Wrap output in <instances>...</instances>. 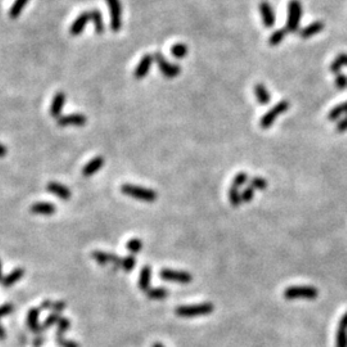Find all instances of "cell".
<instances>
[{"label":"cell","instance_id":"obj_1","mask_svg":"<svg viewBox=\"0 0 347 347\" xmlns=\"http://www.w3.org/2000/svg\"><path fill=\"white\" fill-rule=\"evenodd\" d=\"M90 21L94 22L96 34L104 32V22H103L102 12H100L99 9H92V10L81 13V14L76 18L75 21H74V24H72L71 28H70V34H71L72 36H78L85 30V27H86V24H89Z\"/></svg>","mask_w":347,"mask_h":347},{"label":"cell","instance_id":"obj_2","mask_svg":"<svg viewBox=\"0 0 347 347\" xmlns=\"http://www.w3.org/2000/svg\"><path fill=\"white\" fill-rule=\"evenodd\" d=\"M121 192H122L125 196H129V197L135 198V200H139L142 202H147V204H153L156 202L157 194L156 192L153 189H147L143 188V186H132V184H124L121 186Z\"/></svg>","mask_w":347,"mask_h":347},{"label":"cell","instance_id":"obj_3","mask_svg":"<svg viewBox=\"0 0 347 347\" xmlns=\"http://www.w3.org/2000/svg\"><path fill=\"white\" fill-rule=\"evenodd\" d=\"M215 312L214 304H200V305L193 306H179L175 308V314L180 318H197V316H207Z\"/></svg>","mask_w":347,"mask_h":347},{"label":"cell","instance_id":"obj_4","mask_svg":"<svg viewBox=\"0 0 347 347\" xmlns=\"http://www.w3.org/2000/svg\"><path fill=\"white\" fill-rule=\"evenodd\" d=\"M302 17V4L300 0H290L288 6V21L286 30L288 32H297Z\"/></svg>","mask_w":347,"mask_h":347},{"label":"cell","instance_id":"obj_5","mask_svg":"<svg viewBox=\"0 0 347 347\" xmlns=\"http://www.w3.org/2000/svg\"><path fill=\"white\" fill-rule=\"evenodd\" d=\"M288 110H290V102H288V100H282L278 104L274 106L269 112H266V114H264L260 121V126L264 130L270 129L272 126V124L276 121V118H278L280 114H286Z\"/></svg>","mask_w":347,"mask_h":347},{"label":"cell","instance_id":"obj_6","mask_svg":"<svg viewBox=\"0 0 347 347\" xmlns=\"http://www.w3.org/2000/svg\"><path fill=\"white\" fill-rule=\"evenodd\" d=\"M319 296V290L314 287H290L284 290V298L287 300H315Z\"/></svg>","mask_w":347,"mask_h":347},{"label":"cell","instance_id":"obj_7","mask_svg":"<svg viewBox=\"0 0 347 347\" xmlns=\"http://www.w3.org/2000/svg\"><path fill=\"white\" fill-rule=\"evenodd\" d=\"M111 12V30L120 32L122 27V6L121 0H106Z\"/></svg>","mask_w":347,"mask_h":347},{"label":"cell","instance_id":"obj_8","mask_svg":"<svg viewBox=\"0 0 347 347\" xmlns=\"http://www.w3.org/2000/svg\"><path fill=\"white\" fill-rule=\"evenodd\" d=\"M154 60H156L160 71L162 72V75L165 76L166 78H174L182 74V68H180V66L168 62L166 58L164 57V54L160 53V52L154 54Z\"/></svg>","mask_w":347,"mask_h":347},{"label":"cell","instance_id":"obj_9","mask_svg":"<svg viewBox=\"0 0 347 347\" xmlns=\"http://www.w3.org/2000/svg\"><path fill=\"white\" fill-rule=\"evenodd\" d=\"M160 276H161L164 280L174 282V283H178V284H189V283L193 280V276H192L190 272H178V270L171 269L161 270Z\"/></svg>","mask_w":347,"mask_h":347},{"label":"cell","instance_id":"obj_10","mask_svg":"<svg viewBox=\"0 0 347 347\" xmlns=\"http://www.w3.org/2000/svg\"><path fill=\"white\" fill-rule=\"evenodd\" d=\"M92 258H94L96 264L102 265V266L114 265V269H117V268L122 265V258L114 254H107V252L103 251H93L92 252Z\"/></svg>","mask_w":347,"mask_h":347},{"label":"cell","instance_id":"obj_11","mask_svg":"<svg viewBox=\"0 0 347 347\" xmlns=\"http://www.w3.org/2000/svg\"><path fill=\"white\" fill-rule=\"evenodd\" d=\"M86 116L81 114H66V116H60V118H57V124L60 128H66V126H84L86 125Z\"/></svg>","mask_w":347,"mask_h":347},{"label":"cell","instance_id":"obj_12","mask_svg":"<svg viewBox=\"0 0 347 347\" xmlns=\"http://www.w3.org/2000/svg\"><path fill=\"white\" fill-rule=\"evenodd\" d=\"M153 60H154V56H152V54H146V56L142 58V60L139 62V64L136 66V68H135L134 71V78H136V80H143V78L150 74V68H152Z\"/></svg>","mask_w":347,"mask_h":347},{"label":"cell","instance_id":"obj_13","mask_svg":"<svg viewBox=\"0 0 347 347\" xmlns=\"http://www.w3.org/2000/svg\"><path fill=\"white\" fill-rule=\"evenodd\" d=\"M40 312H42V308H34L27 315V326H28L31 332L36 336H40L42 333V324H40Z\"/></svg>","mask_w":347,"mask_h":347},{"label":"cell","instance_id":"obj_14","mask_svg":"<svg viewBox=\"0 0 347 347\" xmlns=\"http://www.w3.org/2000/svg\"><path fill=\"white\" fill-rule=\"evenodd\" d=\"M260 13L262 17L264 24L266 28H272L276 24V12L269 2H261L260 3Z\"/></svg>","mask_w":347,"mask_h":347},{"label":"cell","instance_id":"obj_15","mask_svg":"<svg viewBox=\"0 0 347 347\" xmlns=\"http://www.w3.org/2000/svg\"><path fill=\"white\" fill-rule=\"evenodd\" d=\"M46 189H48L49 193H52V194L56 196V197L60 198L62 200H68L70 198L72 197V193L71 190H70V188H67L66 186H63L60 182H50L48 184V186H46Z\"/></svg>","mask_w":347,"mask_h":347},{"label":"cell","instance_id":"obj_16","mask_svg":"<svg viewBox=\"0 0 347 347\" xmlns=\"http://www.w3.org/2000/svg\"><path fill=\"white\" fill-rule=\"evenodd\" d=\"M30 211L32 215L52 216L57 212V208L53 204H49V202H39V204H34Z\"/></svg>","mask_w":347,"mask_h":347},{"label":"cell","instance_id":"obj_17","mask_svg":"<svg viewBox=\"0 0 347 347\" xmlns=\"http://www.w3.org/2000/svg\"><path fill=\"white\" fill-rule=\"evenodd\" d=\"M66 94L63 92H58L53 98V102L50 104V114L54 118H60V114H62V110L64 107V103H66Z\"/></svg>","mask_w":347,"mask_h":347},{"label":"cell","instance_id":"obj_18","mask_svg":"<svg viewBox=\"0 0 347 347\" xmlns=\"http://www.w3.org/2000/svg\"><path fill=\"white\" fill-rule=\"evenodd\" d=\"M103 166H104V158H103L102 156L96 157V158H93L89 164H86V165L84 166V168H82V175H84L85 178L93 176L94 174L98 172Z\"/></svg>","mask_w":347,"mask_h":347},{"label":"cell","instance_id":"obj_19","mask_svg":"<svg viewBox=\"0 0 347 347\" xmlns=\"http://www.w3.org/2000/svg\"><path fill=\"white\" fill-rule=\"evenodd\" d=\"M24 276V270L22 268H17V269L12 270V272H9L8 276H6L2 280L0 284L3 286L4 288H10L21 280L22 278Z\"/></svg>","mask_w":347,"mask_h":347},{"label":"cell","instance_id":"obj_20","mask_svg":"<svg viewBox=\"0 0 347 347\" xmlns=\"http://www.w3.org/2000/svg\"><path fill=\"white\" fill-rule=\"evenodd\" d=\"M324 28H326V24H324L323 22L320 21L312 22V24H310L308 26H306L304 30H301L300 35H301L302 39H310V38H312V36L320 34Z\"/></svg>","mask_w":347,"mask_h":347},{"label":"cell","instance_id":"obj_21","mask_svg":"<svg viewBox=\"0 0 347 347\" xmlns=\"http://www.w3.org/2000/svg\"><path fill=\"white\" fill-rule=\"evenodd\" d=\"M150 280H152V268L144 266L140 272L139 278V288L143 292H148L150 290Z\"/></svg>","mask_w":347,"mask_h":347},{"label":"cell","instance_id":"obj_22","mask_svg":"<svg viewBox=\"0 0 347 347\" xmlns=\"http://www.w3.org/2000/svg\"><path fill=\"white\" fill-rule=\"evenodd\" d=\"M254 96H256V99H258V102L260 103L261 106L269 104L270 100H272L270 93L268 92L265 85L262 84H258L256 86H254Z\"/></svg>","mask_w":347,"mask_h":347},{"label":"cell","instance_id":"obj_23","mask_svg":"<svg viewBox=\"0 0 347 347\" xmlns=\"http://www.w3.org/2000/svg\"><path fill=\"white\" fill-rule=\"evenodd\" d=\"M42 308V310H52L53 312H58V314H60L63 310H66L67 308V304L63 302V301L53 302V301H50V300H46V301H44V302L42 304V308Z\"/></svg>","mask_w":347,"mask_h":347},{"label":"cell","instance_id":"obj_24","mask_svg":"<svg viewBox=\"0 0 347 347\" xmlns=\"http://www.w3.org/2000/svg\"><path fill=\"white\" fill-rule=\"evenodd\" d=\"M336 347H347V324L340 322L338 330H337V338H336Z\"/></svg>","mask_w":347,"mask_h":347},{"label":"cell","instance_id":"obj_25","mask_svg":"<svg viewBox=\"0 0 347 347\" xmlns=\"http://www.w3.org/2000/svg\"><path fill=\"white\" fill-rule=\"evenodd\" d=\"M28 2H30V0H16L14 4H13L12 8H10L9 17L12 18V20H17V18L21 16V13H22V10L24 9V6L28 4Z\"/></svg>","mask_w":347,"mask_h":347},{"label":"cell","instance_id":"obj_26","mask_svg":"<svg viewBox=\"0 0 347 347\" xmlns=\"http://www.w3.org/2000/svg\"><path fill=\"white\" fill-rule=\"evenodd\" d=\"M148 298L156 300V301H161L168 297V290L166 288H150L148 292H146Z\"/></svg>","mask_w":347,"mask_h":347},{"label":"cell","instance_id":"obj_27","mask_svg":"<svg viewBox=\"0 0 347 347\" xmlns=\"http://www.w3.org/2000/svg\"><path fill=\"white\" fill-rule=\"evenodd\" d=\"M344 66H347V54L342 53L332 62V64H330V71H332L333 74H336V75H338V74H341V68Z\"/></svg>","mask_w":347,"mask_h":347},{"label":"cell","instance_id":"obj_28","mask_svg":"<svg viewBox=\"0 0 347 347\" xmlns=\"http://www.w3.org/2000/svg\"><path fill=\"white\" fill-rule=\"evenodd\" d=\"M171 54H172L176 60H182V58H186V54H188V46H186V44H182V42L175 44L172 48H171Z\"/></svg>","mask_w":347,"mask_h":347},{"label":"cell","instance_id":"obj_29","mask_svg":"<svg viewBox=\"0 0 347 347\" xmlns=\"http://www.w3.org/2000/svg\"><path fill=\"white\" fill-rule=\"evenodd\" d=\"M344 114H347V102L342 103V104H338L337 107L333 108L332 111L330 112V114H328V120L330 121L338 120L340 117Z\"/></svg>","mask_w":347,"mask_h":347},{"label":"cell","instance_id":"obj_30","mask_svg":"<svg viewBox=\"0 0 347 347\" xmlns=\"http://www.w3.org/2000/svg\"><path fill=\"white\" fill-rule=\"evenodd\" d=\"M229 202L233 207H238L242 204V194L240 193L238 188L233 186L229 189Z\"/></svg>","mask_w":347,"mask_h":347},{"label":"cell","instance_id":"obj_31","mask_svg":"<svg viewBox=\"0 0 347 347\" xmlns=\"http://www.w3.org/2000/svg\"><path fill=\"white\" fill-rule=\"evenodd\" d=\"M60 314H58V312H53V314L49 315L48 318H46V320L44 322V323L42 324V332H45V330H50L52 326H57L58 322L60 320Z\"/></svg>","mask_w":347,"mask_h":347},{"label":"cell","instance_id":"obj_32","mask_svg":"<svg viewBox=\"0 0 347 347\" xmlns=\"http://www.w3.org/2000/svg\"><path fill=\"white\" fill-rule=\"evenodd\" d=\"M287 32H288V31L286 30V28H284V30L282 28V30L276 31V32H274L272 36H270L269 44L272 45V46H276V45H279L282 42H283V40L286 39V35H287Z\"/></svg>","mask_w":347,"mask_h":347},{"label":"cell","instance_id":"obj_33","mask_svg":"<svg viewBox=\"0 0 347 347\" xmlns=\"http://www.w3.org/2000/svg\"><path fill=\"white\" fill-rule=\"evenodd\" d=\"M126 248L129 250L132 254H139L143 250V240L139 238H132L126 243Z\"/></svg>","mask_w":347,"mask_h":347},{"label":"cell","instance_id":"obj_34","mask_svg":"<svg viewBox=\"0 0 347 347\" xmlns=\"http://www.w3.org/2000/svg\"><path fill=\"white\" fill-rule=\"evenodd\" d=\"M56 342L60 347H80V344L75 341H71V340H66L63 334H58L56 333Z\"/></svg>","mask_w":347,"mask_h":347},{"label":"cell","instance_id":"obj_35","mask_svg":"<svg viewBox=\"0 0 347 347\" xmlns=\"http://www.w3.org/2000/svg\"><path fill=\"white\" fill-rule=\"evenodd\" d=\"M251 186L254 190H265V189L268 188V180L260 176L252 178Z\"/></svg>","mask_w":347,"mask_h":347},{"label":"cell","instance_id":"obj_36","mask_svg":"<svg viewBox=\"0 0 347 347\" xmlns=\"http://www.w3.org/2000/svg\"><path fill=\"white\" fill-rule=\"evenodd\" d=\"M71 330V320L67 318H60V320L57 324V333L58 334H64Z\"/></svg>","mask_w":347,"mask_h":347},{"label":"cell","instance_id":"obj_37","mask_svg":"<svg viewBox=\"0 0 347 347\" xmlns=\"http://www.w3.org/2000/svg\"><path fill=\"white\" fill-rule=\"evenodd\" d=\"M135 265H136V260H135V258L132 254H129V256H126V258H122V265H121V268H122L125 272H130L134 269Z\"/></svg>","mask_w":347,"mask_h":347},{"label":"cell","instance_id":"obj_38","mask_svg":"<svg viewBox=\"0 0 347 347\" xmlns=\"http://www.w3.org/2000/svg\"><path fill=\"white\" fill-rule=\"evenodd\" d=\"M247 182H248V175H247V174L246 172L236 174V178L233 179V186H236V188H240V186H244Z\"/></svg>","mask_w":347,"mask_h":347},{"label":"cell","instance_id":"obj_39","mask_svg":"<svg viewBox=\"0 0 347 347\" xmlns=\"http://www.w3.org/2000/svg\"><path fill=\"white\" fill-rule=\"evenodd\" d=\"M254 192L256 190L252 186L246 188L242 192V204H250V202H252V200L254 198Z\"/></svg>","mask_w":347,"mask_h":347},{"label":"cell","instance_id":"obj_40","mask_svg":"<svg viewBox=\"0 0 347 347\" xmlns=\"http://www.w3.org/2000/svg\"><path fill=\"white\" fill-rule=\"evenodd\" d=\"M13 310H14V306L12 304H4V305L0 306V319L12 314Z\"/></svg>","mask_w":347,"mask_h":347},{"label":"cell","instance_id":"obj_41","mask_svg":"<svg viewBox=\"0 0 347 347\" xmlns=\"http://www.w3.org/2000/svg\"><path fill=\"white\" fill-rule=\"evenodd\" d=\"M336 85L340 90L347 89V76L344 75V74H338L337 78H336Z\"/></svg>","mask_w":347,"mask_h":347},{"label":"cell","instance_id":"obj_42","mask_svg":"<svg viewBox=\"0 0 347 347\" xmlns=\"http://www.w3.org/2000/svg\"><path fill=\"white\" fill-rule=\"evenodd\" d=\"M337 132H338L340 134H342V132H347V116L344 117V120H342L341 122L338 124V126H337Z\"/></svg>","mask_w":347,"mask_h":347},{"label":"cell","instance_id":"obj_43","mask_svg":"<svg viewBox=\"0 0 347 347\" xmlns=\"http://www.w3.org/2000/svg\"><path fill=\"white\" fill-rule=\"evenodd\" d=\"M44 342H45V338L40 336V337H38V338L34 341V347H42V344H44Z\"/></svg>","mask_w":347,"mask_h":347},{"label":"cell","instance_id":"obj_44","mask_svg":"<svg viewBox=\"0 0 347 347\" xmlns=\"http://www.w3.org/2000/svg\"><path fill=\"white\" fill-rule=\"evenodd\" d=\"M6 154H8V148H6V146H3V144L0 143V158H3V157H6Z\"/></svg>","mask_w":347,"mask_h":347},{"label":"cell","instance_id":"obj_45","mask_svg":"<svg viewBox=\"0 0 347 347\" xmlns=\"http://www.w3.org/2000/svg\"><path fill=\"white\" fill-rule=\"evenodd\" d=\"M6 338V330H4V326L0 324V341H3V340Z\"/></svg>","mask_w":347,"mask_h":347},{"label":"cell","instance_id":"obj_46","mask_svg":"<svg viewBox=\"0 0 347 347\" xmlns=\"http://www.w3.org/2000/svg\"><path fill=\"white\" fill-rule=\"evenodd\" d=\"M3 270H2V261H0V283H2V280H3Z\"/></svg>","mask_w":347,"mask_h":347},{"label":"cell","instance_id":"obj_47","mask_svg":"<svg viewBox=\"0 0 347 347\" xmlns=\"http://www.w3.org/2000/svg\"><path fill=\"white\" fill-rule=\"evenodd\" d=\"M152 347H165V346H164V344H160V342H156V344H153Z\"/></svg>","mask_w":347,"mask_h":347}]
</instances>
